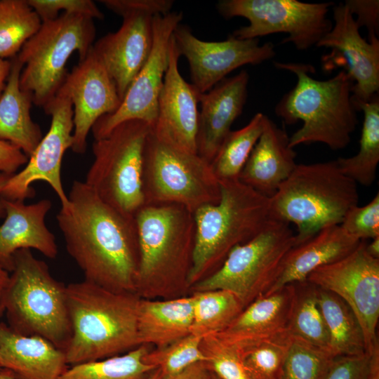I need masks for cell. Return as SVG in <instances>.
I'll return each instance as SVG.
<instances>
[{
	"label": "cell",
	"instance_id": "cell-1",
	"mask_svg": "<svg viewBox=\"0 0 379 379\" xmlns=\"http://www.w3.org/2000/svg\"><path fill=\"white\" fill-rule=\"evenodd\" d=\"M67 197L69 204L61 207L56 219L67 251L84 279L109 290L136 293L135 218L104 202L85 182L74 180Z\"/></svg>",
	"mask_w": 379,
	"mask_h": 379
},
{
	"label": "cell",
	"instance_id": "cell-2",
	"mask_svg": "<svg viewBox=\"0 0 379 379\" xmlns=\"http://www.w3.org/2000/svg\"><path fill=\"white\" fill-rule=\"evenodd\" d=\"M71 337L64 350L67 365L125 354L140 346L138 312L141 298L86 280L66 286Z\"/></svg>",
	"mask_w": 379,
	"mask_h": 379
},
{
	"label": "cell",
	"instance_id": "cell-3",
	"mask_svg": "<svg viewBox=\"0 0 379 379\" xmlns=\"http://www.w3.org/2000/svg\"><path fill=\"white\" fill-rule=\"evenodd\" d=\"M141 298L171 299L189 290L195 238L194 215L176 204L145 205L135 216Z\"/></svg>",
	"mask_w": 379,
	"mask_h": 379
},
{
	"label": "cell",
	"instance_id": "cell-4",
	"mask_svg": "<svg viewBox=\"0 0 379 379\" xmlns=\"http://www.w3.org/2000/svg\"><path fill=\"white\" fill-rule=\"evenodd\" d=\"M279 69L293 73L295 86L280 99L274 108L286 124L302 121L290 138L291 147L320 142L333 150L346 147L358 124L352 101L354 82L345 70L327 80H317L309 64L274 62Z\"/></svg>",
	"mask_w": 379,
	"mask_h": 379
},
{
	"label": "cell",
	"instance_id": "cell-5",
	"mask_svg": "<svg viewBox=\"0 0 379 379\" xmlns=\"http://www.w3.org/2000/svg\"><path fill=\"white\" fill-rule=\"evenodd\" d=\"M219 182L218 203L193 213L195 238L189 290L218 270L235 246L253 239L272 219L269 198L239 180Z\"/></svg>",
	"mask_w": 379,
	"mask_h": 379
},
{
	"label": "cell",
	"instance_id": "cell-6",
	"mask_svg": "<svg viewBox=\"0 0 379 379\" xmlns=\"http://www.w3.org/2000/svg\"><path fill=\"white\" fill-rule=\"evenodd\" d=\"M358 201L357 182L342 172L335 160L297 164L270 199V215L295 225V246L325 227L340 225Z\"/></svg>",
	"mask_w": 379,
	"mask_h": 379
},
{
	"label": "cell",
	"instance_id": "cell-7",
	"mask_svg": "<svg viewBox=\"0 0 379 379\" xmlns=\"http://www.w3.org/2000/svg\"><path fill=\"white\" fill-rule=\"evenodd\" d=\"M1 298L8 326L15 332L41 336L63 350L71 337L66 286L30 249L17 251Z\"/></svg>",
	"mask_w": 379,
	"mask_h": 379
},
{
	"label": "cell",
	"instance_id": "cell-8",
	"mask_svg": "<svg viewBox=\"0 0 379 379\" xmlns=\"http://www.w3.org/2000/svg\"><path fill=\"white\" fill-rule=\"evenodd\" d=\"M95 37L94 19L82 14L63 13L43 22L16 55L22 65L20 89L30 94L34 105L44 108L62 86L72 54L77 51L79 61L84 60Z\"/></svg>",
	"mask_w": 379,
	"mask_h": 379
},
{
	"label": "cell",
	"instance_id": "cell-9",
	"mask_svg": "<svg viewBox=\"0 0 379 379\" xmlns=\"http://www.w3.org/2000/svg\"><path fill=\"white\" fill-rule=\"evenodd\" d=\"M152 128L140 120L126 121L92 145L94 160L84 182L104 202L128 218H135L145 206L143 153Z\"/></svg>",
	"mask_w": 379,
	"mask_h": 379
},
{
	"label": "cell",
	"instance_id": "cell-10",
	"mask_svg": "<svg viewBox=\"0 0 379 379\" xmlns=\"http://www.w3.org/2000/svg\"><path fill=\"white\" fill-rule=\"evenodd\" d=\"M142 185L145 205L176 204L192 213L220 199L211 164L159 139L152 131L144 148Z\"/></svg>",
	"mask_w": 379,
	"mask_h": 379
},
{
	"label": "cell",
	"instance_id": "cell-11",
	"mask_svg": "<svg viewBox=\"0 0 379 379\" xmlns=\"http://www.w3.org/2000/svg\"><path fill=\"white\" fill-rule=\"evenodd\" d=\"M294 245L295 234L290 224L272 218L259 234L235 246L218 270L190 290L227 291L246 307L271 288L285 256Z\"/></svg>",
	"mask_w": 379,
	"mask_h": 379
},
{
	"label": "cell",
	"instance_id": "cell-12",
	"mask_svg": "<svg viewBox=\"0 0 379 379\" xmlns=\"http://www.w3.org/2000/svg\"><path fill=\"white\" fill-rule=\"evenodd\" d=\"M333 2L306 3L297 0H222L216 8L225 18L242 17L249 24L234 30L239 39H258L286 33L282 44L291 43L299 51L317 45L333 27L328 18Z\"/></svg>",
	"mask_w": 379,
	"mask_h": 379
},
{
	"label": "cell",
	"instance_id": "cell-13",
	"mask_svg": "<svg viewBox=\"0 0 379 379\" xmlns=\"http://www.w3.org/2000/svg\"><path fill=\"white\" fill-rule=\"evenodd\" d=\"M366 244L361 240L350 253L316 269L306 279L332 292L350 307L361 326L368 353L379 345V259L368 254Z\"/></svg>",
	"mask_w": 379,
	"mask_h": 379
},
{
	"label": "cell",
	"instance_id": "cell-14",
	"mask_svg": "<svg viewBox=\"0 0 379 379\" xmlns=\"http://www.w3.org/2000/svg\"><path fill=\"white\" fill-rule=\"evenodd\" d=\"M182 18V12L175 11L153 17V45L150 55L131 82L118 109L101 117L92 127L95 140L105 137L117 126L129 120H140L154 126L169 62V43Z\"/></svg>",
	"mask_w": 379,
	"mask_h": 379
},
{
	"label": "cell",
	"instance_id": "cell-15",
	"mask_svg": "<svg viewBox=\"0 0 379 379\" xmlns=\"http://www.w3.org/2000/svg\"><path fill=\"white\" fill-rule=\"evenodd\" d=\"M44 109L51 117L50 128L24 168L11 176L2 198L25 201L34 195L32 185L36 181H44L58 197L61 207H67L69 200L62 184L61 164L65 152L71 149L73 143L72 103L60 89Z\"/></svg>",
	"mask_w": 379,
	"mask_h": 379
},
{
	"label": "cell",
	"instance_id": "cell-16",
	"mask_svg": "<svg viewBox=\"0 0 379 379\" xmlns=\"http://www.w3.org/2000/svg\"><path fill=\"white\" fill-rule=\"evenodd\" d=\"M173 37L180 55L188 62L191 84L199 93L211 90L234 69L261 64L276 55L271 42L260 45L258 39H239L232 34L224 41H203L181 24Z\"/></svg>",
	"mask_w": 379,
	"mask_h": 379
},
{
	"label": "cell",
	"instance_id": "cell-17",
	"mask_svg": "<svg viewBox=\"0 0 379 379\" xmlns=\"http://www.w3.org/2000/svg\"><path fill=\"white\" fill-rule=\"evenodd\" d=\"M331 29L317 44V47L331 50L323 58L325 69L343 67L354 82L352 101L358 105L369 101L379 91V40L366 41L347 6L340 3L333 8Z\"/></svg>",
	"mask_w": 379,
	"mask_h": 379
},
{
	"label": "cell",
	"instance_id": "cell-18",
	"mask_svg": "<svg viewBox=\"0 0 379 379\" xmlns=\"http://www.w3.org/2000/svg\"><path fill=\"white\" fill-rule=\"evenodd\" d=\"M60 89L68 96L73 107L71 149L75 153L84 154L88 133L95 123L101 117L114 112L121 100L114 81L92 48L67 73Z\"/></svg>",
	"mask_w": 379,
	"mask_h": 379
},
{
	"label": "cell",
	"instance_id": "cell-19",
	"mask_svg": "<svg viewBox=\"0 0 379 379\" xmlns=\"http://www.w3.org/2000/svg\"><path fill=\"white\" fill-rule=\"evenodd\" d=\"M180 56L172 35L168 65L159 98L157 117L152 131L159 139L180 149L197 154L200 93L180 74Z\"/></svg>",
	"mask_w": 379,
	"mask_h": 379
},
{
	"label": "cell",
	"instance_id": "cell-20",
	"mask_svg": "<svg viewBox=\"0 0 379 379\" xmlns=\"http://www.w3.org/2000/svg\"><path fill=\"white\" fill-rule=\"evenodd\" d=\"M153 17L142 13L126 14L117 31L102 36L92 46L114 81L121 100L150 55Z\"/></svg>",
	"mask_w": 379,
	"mask_h": 379
},
{
	"label": "cell",
	"instance_id": "cell-21",
	"mask_svg": "<svg viewBox=\"0 0 379 379\" xmlns=\"http://www.w3.org/2000/svg\"><path fill=\"white\" fill-rule=\"evenodd\" d=\"M248 81V73L242 70L199 94L197 154L210 164L231 131L232 124L242 113Z\"/></svg>",
	"mask_w": 379,
	"mask_h": 379
},
{
	"label": "cell",
	"instance_id": "cell-22",
	"mask_svg": "<svg viewBox=\"0 0 379 379\" xmlns=\"http://www.w3.org/2000/svg\"><path fill=\"white\" fill-rule=\"evenodd\" d=\"M4 222L0 225V265L9 273L13 270V257L20 249H35L53 259L58 255L54 234L46 225V216L51 208L49 199L31 204L25 201L3 199Z\"/></svg>",
	"mask_w": 379,
	"mask_h": 379
},
{
	"label": "cell",
	"instance_id": "cell-23",
	"mask_svg": "<svg viewBox=\"0 0 379 379\" xmlns=\"http://www.w3.org/2000/svg\"><path fill=\"white\" fill-rule=\"evenodd\" d=\"M296 153L286 131L266 115L262 132L254 145L239 180L270 199L292 173Z\"/></svg>",
	"mask_w": 379,
	"mask_h": 379
},
{
	"label": "cell",
	"instance_id": "cell-24",
	"mask_svg": "<svg viewBox=\"0 0 379 379\" xmlns=\"http://www.w3.org/2000/svg\"><path fill=\"white\" fill-rule=\"evenodd\" d=\"M67 366L63 350L48 340L16 333L0 322V367L16 379H58Z\"/></svg>",
	"mask_w": 379,
	"mask_h": 379
},
{
	"label": "cell",
	"instance_id": "cell-25",
	"mask_svg": "<svg viewBox=\"0 0 379 379\" xmlns=\"http://www.w3.org/2000/svg\"><path fill=\"white\" fill-rule=\"evenodd\" d=\"M361 241L348 234L340 225L324 227L289 250L276 281L264 295L273 293L286 284L305 280L316 269L350 253Z\"/></svg>",
	"mask_w": 379,
	"mask_h": 379
},
{
	"label": "cell",
	"instance_id": "cell-26",
	"mask_svg": "<svg viewBox=\"0 0 379 379\" xmlns=\"http://www.w3.org/2000/svg\"><path fill=\"white\" fill-rule=\"evenodd\" d=\"M192 295L171 299L141 298L138 312V333L141 345L166 346L191 334Z\"/></svg>",
	"mask_w": 379,
	"mask_h": 379
},
{
	"label": "cell",
	"instance_id": "cell-27",
	"mask_svg": "<svg viewBox=\"0 0 379 379\" xmlns=\"http://www.w3.org/2000/svg\"><path fill=\"white\" fill-rule=\"evenodd\" d=\"M22 64L11 59V69L0 97V140L11 142L29 158L43 138L39 124L32 119L30 94L20 89Z\"/></svg>",
	"mask_w": 379,
	"mask_h": 379
},
{
	"label": "cell",
	"instance_id": "cell-28",
	"mask_svg": "<svg viewBox=\"0 0 379 379\" xmlns=\"http://www.w3.org/2000/svg\"><path fill=\"white\" fill-rule=\"evenodd\" d=\"M294 293V284L291 283L273 293L260 295L218 333L236 339L287 330Z\"/></svg>",
	"mask_w": 379,
	"mask_h": 379
},
{
	"label": "cell",
	"instance_id": "cell-29",
	"mask_svg": "<svg viewBox=\"0 0 379 379\" xmlns=\"http://www.w3.org/2000/svg\"><path fill=\"white\" fill-rule=\"evenodd\" d=\"M219 335L234 344L249 379H281L292 339L287 330L236 339Z\"/></svg>",
	"mask_w": 379,
	"mask_h": 379
},
{
	"label": "cell",
	"instance_id": "cell-30",
	"mask_svg": "<svg viewBox=\"0 0 379 379\" xmlns=\"http://www.w3.org/2000/svg\"><path fill=\"white\" fill-rule=\"evenodd\" d=\"M318 301L328 331L331 354L334 357L365 354L362 329L350 307L332 292L319 287Z\"/></svg>",
	"mask_w": 379,
	"mask_h": 379
},
{
	"label": "cell",
	"instance_id": "cell-31",
	"mask_svg": "<svg viewBox=\"0 0 379 379\" xmlns=\"http://www.w3.org/2000/svg\"><path fill=\"white\" fill-rule=\"evenodd\" d=\"M357 110L363 112L364 121L358 152L350 157H340L336 162L347 176L364 186L371 185L376 178L379 163V99L378 95L361 103Z\"/></svg>",
	"mask_w": 379,
	"mask_h": 379
},
{
	"label": "cell",
	"instance_id": "cell-32",
	"mask_svg": "<svg viewBox=\"0 0 379 379\" xmlns=\"http://www.w3.org/2000/svg\"><path fill=\"white\" fill-rule=\"evenodd\" d=\"M293 284L287 331L292 337L328 350V335L318 301V287L307 279Z\"/></svg>",
	"mask_w": 379,
	"mask_h": 379
},
{
	"label": "cell",
	"instance_id": "cell-33",
	"mask_svg": "<svg viewBox=\"0 0 379 379\" xmlns=\"http://www.w3.org/2000/svg\"><path fill=\"white\" fill-rule=\"evenodd\" d=\"M149 347L141 345L121 355L70 366L58 379H147L155 369L143 361Z\"/></svg>",
	"mask_w": 379,
	"mask_h": 379
},
{
	"label": "cell",
	"instance_id": "cell-34",
	"mask_svg": "<svg viewBox=\"0 0 379 379\" xmlns=\"http://www.w3.org/2000/svg\"><path fill=\"white\" fill-rule=\"evenodd\" d=\"M191 333L201 338L220 333L244 308L239 298L225 290L195 291Z\"/></svg>",
	"mask_w": 379,
	"mask_h": 379
},
{
	"label": "cell",
	"instance_id": "cell-35",
	"mask_svg": "<svg viewBox=\"0 0 379 379\" xmlns=\"http://www.w3.org/2000/svg\"><path fill=\"white\" fill-rule=\"evenodd\" d=\"M265 114L258 112L243 128L231 131L211 163L219 181L239 180V175L259 137Z\"/></svg>",
	"mask_w": 379,
	"mask_h": 379
},
{
	"label": "cell",
	"instance_id": "cell-36",
	"mask_svg": "<svg viewBox=\"0 0 379 379\" xmlns=\"http://www.w3.org/2000/svg\"><path fill=\"white\" fill-rule=\"evenodd\" d=\"M41 23L27 0H0V58L15 57Z\"/></svg>",
	"mask_w": 379,
	"mask_h": 379
},
{
	"label": "cell",
	"instance_id": "cell-37",
	"mask_svg": "<svg viewBox=\"0 0 379 379\" xmlns=\"http://www.w3.org/2000/svg\"><path fill=\"white\" fill-rule=\"evenodd\" d=\"M334 358L328 350L292 337L281 379H323Z\"/></svg>",
	"mask_w": 379,
	"mask_h": 379
},
{
	"label": "cell",
	"instance_id": "cell-38",
	"mask_svg": "<svg viewBox=\"0 0 379 379\" xmlns=\"http://www.w3.org/2000/svg\"><path fill=\"white\" fill-rule=\"evenodd\" d=\"M201 337L191 333L166 346L151 349L143 361L159 368L162 378L177 374L193 364L206 361L201 349Z\"/></svg>",
	"mask_w": 379,
	"mask_h": 379
},
{
	"label": "cell",
	"instance_id": "cell-39",
	"mask_svg": "<svg viewBox=\"0 0 379 379\" xmlns=\"http://www.w3.org/2000/svg\"><path fill=\"white\" fill-rule=\"evenodd\" d=\"M201 349L211 371L220 379H249L234 343L218 333L202 338Z\"/></svg>",
	"mask_w": 379,
	"mask_h": 379
},
{
	"label": "cell",
	"instance_id": "cell-40",
	"mask_svg": "<svg viewBox=\"0 0 379 379\" xmlns=\"http://www.w3.org/2000/svg\"><path fill=\"white\" fill-rule=\"evenodd\" d=\"M341 227L360 239L379 237V194L364 206H352L345 215Z\"/></svg>",
	"mask_w": 379,
	"mask_h": 379
},
{
	"label": "cell",
	"instance_id": "cell-41",
	"mask_svg": "<svg viewBox=\"0 0 379 379\" xmlns=\"http://www.w3.org/2000/svg\"><path fill=\"white\" fill-rule=\"evenodd\" d=\"M41 22L57 18L61 13H79L102 20V12L91 0H27Z\"/></svg>",
	"mask_w": 379,
	"mask_h": 379
},
{
	"label": "cell",
	"instance_id": "cell-42",
	"mask_svg": "<svg viewBox=\"0 0 379 379\" xmlns=\"http://www.w3.org/2000/svg\"><path fill=\"white\" fill-rule=\"evenodd\" d=\"M109 10L121 17L131 13H142L152 16L171 12L172 0H101Z\"/></svg>",
	"mask_w": 379,
	"mask_h": 379
},
{
	"label": "cell",
	"instance_id": "cell-43",
	"mask_svg": "<svg viewBox=\"0 0 379 379\" xmlns=\"http://www.w3.org/2000/svg\"><path fill=\"white\" fill-rule=\"evenodd\" d=\"M368 354L333 359L323 379H366Z\"/></svg>",
	"mask_w": 379,
	"mask_h": 379
},
{
	"label": "cell",
	"instance_id": "cell-44",
	"mask_svg": "<svg viewBox=\"0 0 379 379\" xmlns=\"http://www.w3.org/2000/svg\"><path fill=\"white\" fill-rule=\"evenodd\" d=\"M345 4L352 15H357L355 20L358 25L364 26L368 32V40L378 38L379 1L378 0H348Z\"/></svg>",
	"mask_w": 379,
	"mask_h": 379
},
{
	"label": "cell",
	"instance_id": "cell-45",
	"mask_svg": "<svg viewBox=\"0 0 379 379\" xmlns=\"http://www.w3.org/2000/svg\"><path fill=\"white\" fill-rule=\"evenodd\" d=\"M29 158L18 147L9 142L0 140V171L13 175L25 166Z\"/></svg>",
	"mask_w": 379,
	"mask_h": 379
},
{
	"label": "cell",
	"instance_id": "cell-46",
	"mask_svg": "<svg viewBox=\"0 0 379 379\" xmlns=\"http://www.w3.org/2000/svg\"><path fill=\"white\" fill-rule=\"evenodd\" d=\"M212 371L206 361H200L192 364L181 372L161 379H210Z\"/></svg>",
	"mask_w": 379,
	"mask_h": 379
},
{
	"label": "cell",
	"instance_id": "cell-47",
	"mask_svg": "<svg viewBox=\"0 0 379 379\" xmlns=\"http://www.w3.org/2000/svg\"><path fill=\"white\" fill-rule=\"evenodd\" d=\"M368 354V365L366 379H379V345Z\"/></svg>",
	"mask_w": 379,
	"mask_h": 379
},
{
	"label": "cell",
	"instance_id": "cell-48",
	"mask_svg": "<svg viewBox=\"0 0 379 379\" xmlns=\"http://www.w3.org/2000/svg\"><path fill=\"white\" fill-rule=\"evenodd\" d=\"M11 69V60L0 58V97L5 88Z\"/></svg>",
	"mask_w": 379,
	"mask_h": 379
},
{
	"label": "cell",
	"instance_id": "cell-49",
	"mask_svg": "<svg viewBox=\"0 0 379 379\" xmlns=\"http://www.w3.org/2000/svg\"><path fill=\"white\" fill-rule=\"evenodd\" d=\"M12 175H9L0 171V218L5 217V209L3 203L2 192Z\"/></svg>",
	"mask_w": 379,
	"mask_h": 379
},
{
	"label": "cell",
	"instance_id": "cell-50",
	"mask_svg": "<svg viewBox=\"0 0 379 379\" xmlns=\"http://www.w3.org/2000/svg\"><path fill=\"white\" fill-rule=\"evenodd\" d=\"M366 250L369 255L379 259V237L372 239L371 243L366 244Z\"/></svg>",
	"mask_w": 379,
	"mask_h": 379
},
{
	"label": "cell",
	"instance_id": "cell-51",
	"mask_svg": "<svg viewBox=\"0 0 379 379\" xmlns=\"http://www.w3.org/2000/svg\"><path fill=\"white\" fill-rule=\"evenodd\" d=\"M10 273L0 265V297L6 287Z\"/></svg>",
	"mask_w": 379,
	"mask_h": 379
},
{
	"label": "cell",
	"instance_id": "cell-52",
	"mask_svg": "<svg viewBox=\"0 0 379 379\" xmlns=\"http://www.w3.org/2000/svg\"><path fill=\"white\" fill-rule=\"evenodd\" d=\"M0 379H16V378L10 371L1 369L0 371Z\"/></svg>",
	"mask_w": 379,
	"mask_h": 379
},
{
	"label": "cell",
	"instance_id": "cell-53",
	"mask_svg": "<svg viewBox=\"0 0 379 379\" xmlns=\"http://www.w3.org/2000/svg\"><path fill=\"white\" fill-rule=\"evenodd\" d=\"M162 373L159 368H155L147 378V379H161Z\"/></svg>",
	"mask_w": 379,
	"mask_h": 379
},
{
	"label": "cell",
	"instance_id": "cell-54",
	"mask_svg": "<svg viewBox=\"0 0 379 379\" xmlns=\"http://www.w3.org/2000/svg\"><path fill=\"white\" fill-rule=\"evenodd\" d=\"M4 314V304H3L1 298L0 297V318L3 316ZM1 370V368L0 367V371Z\"/></svg>",
	"mask_w": 379,
	"mask_h": 379
},
{
	"label": "cell",
	"instance_id": "cell-55",
	"mask_svg": "<svg viewBox=\"0 0 379 379\" xmlns=\"http://www.w3.org/2000/svg\"><path fill=\"white\" fill-rule=\"evenodd\" d=\"M210 379H220V378L212 372V375Z\"/></svg>",
	"mask_w": 379,
	"mask_h": 379
}]
</instances>
